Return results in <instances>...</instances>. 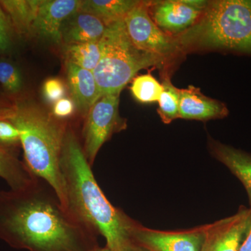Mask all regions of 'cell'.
Returning <instances> with one entry per match:
<instances>
[{
	"label": "cell",
	"instance_id": "6da1fadb",
	"mask_svg": "<svg viewBox=\"0 0 251 251\" xmlns=\"http://www.w3.org/2000/svg\"><path fill=\"white\" fill-rule=\"evenodd\" d=\"M97 234L62 205L36 176L26 187L0 191V238L29 251H93Z\"/></svg>",
	"mask_w": 251,
	"mask_h": 251
},
{
	"label": "cell",
	"instance_id": "7a4b0ae2",
	"mask_svg": "<svg viewBox=\"0 0 251 251\" xmlns=\"http://www.w3.org/2000/svg\"><path fill=\"white\" fill-rule=\"evenodd\" d=\"M69 205L77 219L97 235L103 236L106 247L125 251L133 243L136 222L112 205L99 186L75 132L68 127L60 158Z\"/></svg>",
	"mask_w": 251,
	"mask_h": 251
},
{
	"label": "cell",
	"instance_id": "3957f363",
	"mask_svg": "<svg viewBox=\"0 0 251 251\" xmlns=\"http://www.w3.org/2000/svg\"><path fill=\"white\" fill-rule=\"evenodd\" d=\"M0 120L12 124L20 132L26 166L46 181L66 209L67 191L60 171V158L67 124L32 103H19L4 109Z\"/></svg>",
	"mask_w": 251,
	"mask_h": 251
},
{
	"label": "cell",
	"instance_id": "277c9868",
	"mask_svg": "<svg viewBox=\"0 0 251 251\" xmlns=\"http://www.w3.org/2000/svg\"><path fill=\"white\" fill-rule=\"evenodd\" d=\"M176 39L180 48L199 46L251 54V0L209 1L197 22Z\"/></svg>",
	"mask_w": 251,
	"mask_h": 251
},
{
	"label": "cell",
	"instance_id": "5b68a950",
	"mask_svg": "<svg viewBox=\"0 0 251 251\" xmlns=\"http://www.w3.org/2000/svg\"><path fill=\"white\" fill-rule=\"evenodd\" d=\"M99 43L101 56L93 74L100 98L120 94L140 70L162 65L165 60L137 49L128 37L124 19L108 25Z\"/></svg>",
	"mask_w": 251,
	"mask_h": 251
},
{
	"label": "cell",
	"instance_id": "8992f818",
	"mask_svg": "<svg viewBox=\"0 0 251 251\" xmlns=\"http://www.w3.org/2000/svg\"><path fill=\"white\" fill-rule=\"evenodd\" d=\"M150 4V1H140L125 16L126 30L137 49L166 59L179 50V43L153 22L149 11Z\"/></svg>",
	"mask_w": 251,
	"mask_h": 251
},
{
	"label": "cell",
	"instance_id": "52a82bcc",
	"mask_svg": "<svg viewBox=\"0 0 251 251\" xmlns=\"http://www.w3.org/2000/svg\"><path fill=\"white\" fill-rule=\"evenodd\" d=\"M120 94L103 96L87 112L82 129V150L91 166L104 143L115 132L122 129L119 117Z\"/></svg>",
	"mask_w": 251,
	"mask_h": 251
},
{
	"label": "cell",
	"instance_id": "ba28073f",
	"mask_svg": "<svg viewBox=\"0 0 251 251\" xmlns=\"http://www.w3.org/2000/svg\"><path fill=\"white\" fill-rule=\"evenodd\" d=\"M205 226L170 232L148 228L140 224L132 233L133 242L151 251H201Z\"/></svg>",
	"mask_w": 251,
	"mask_h": 251
},
{
	"label": "cell",
	"instance_id": "9c48e42d",
	"mask_svg": "<svg viewBox=\"0 0 251 251\" xmlns=\"http://www.w3.org/2000/svg\"><path fill=\"white\" fill-rule=\"evenodd\" d=\"M251 214L250 207L242 206L234 215L206 225L201 251H239Z\"/></svg>",
	"mask_w": 251,
	"mask_h": 251
},
{
	"label": "cell",
	"instance_id": "30bf717a",
	"mask_svg": "<svg viewBox=\"0 0 251 251\" xmlns=\"http://www.w3.org/2000/svg\"><path fill=\"white\" fill-rule=\"evenodd\" d=\"M79 0H41L31 31L46 40L62 42V27L67 18L79 11Z\"/></svg>",
	"mask_w": 251,
	"mask_h": 251
},
{
	"label": "cell",
	"instance_id": "8fae6325",
	"mask_svg": "<svg viewBox=\"0 0 251 251\" xmlns=\"http://www.w3.org/2000/svg\"><path fill=\"white\" fill-rule=\"evenodd\" d=\"M149 11L153 22L167 34L184 32L197 22L202 13L188 6L184 0L150 1Z\"/></svg>",
	"mask_w": 251,
	"mask_h": 251
},
{
	"label": "cell",
	"instance_id": "7c38bea8",
	"mask_svg": "<svg viewBox=\"0 0 251 251\" xmlns=\"http://www.w3.org/2000/svg\"><path fill=\"white\" fill-rule=\"evenodd\" d=\"M179 92V118L208 121L228 115V109L224 103L206 97L197 87L189 86Z\"/></svg>",
	"mask_w": 251,
	"mask_h": 251
},
{
	"label": "cell",
	"instance_id": "4fadbf2b",
	"mask_svg": "<svg viewBox=\"0 0 251 251\" xmlns=\"http://www.w3.org/2000/svg\"><path fill=\"white\" fill-rule=\"evenodd\" d=\"M106 27L105 23L94 15L77 11L63 23L62 42L72 45L99 41Z\"/></svg>",
	"mask_w": 251,
	"mask_h": 251
},
{
	"label": "cell",
	"instance_id": "5bb4252c",
	"mask_svg": "<svg viewBox=\"0 0 251 251\" xmlns=\"http://www.w3.org/2000/svg\"><path fill=\"white\" fill-rule=\"evenodd\" d=\"M68 85L74 103L80 111L87 114L94 103L100 99L93 72L66 62Z\"/></svg>",
	"mask_w": 251,
	"mask_h": 251
},
{
	"label": "cell",
	"instance_id": "9a60e30c",
	"mask_svg": "<svg viewBox=\"0 0 251 251\" xmlns=\"http://www.w3.org/2000/svg\"><path fill=\"white\" fill-rule=\"evenodd\" d=\"M209 149L213 156L227 167L244 185L251 207V154L214 140L209 143Z\"/></svg>",
	"mask_w": 251,
	"mask_h": 251
},
{
	"label": "cell",
	"instance_id": "2e32d148",
	"mask_svg": "<svg viewBox=\"0 0 251 251\" xmlns=\"http://www.w3.org/2000/svg\"><path fill=\"white\" fill-rule=\"evenodd\" d=\"M140 1L135 0H84L79 11L94 15L105 25L123 20Z\"/></svg>",
	"mask_w": 251,
	"mask_h": 251
},
{
	"label": "cell",
	"instance_id": "e0dca14e",
	"mask_svg": "<svg viewBox=\"0 0 251 251\" xmlns=\"http://www.w3.org/2000/svg\"><path fill=\"white\" fill-rule=\"evenodd\" d=\"M41 0H3L0 4L8 14L11 24L21 34L31 30Z\"/></svg>",
	"mask_w": 251,
	"mask_h": 251
},
{
	"label": "cell",
	"instance_id": "ac0fdd59",
	"mask_svg": "<svg viewBox=\"0 0 251 251\" xmlns=\"http://www.w3.org/2000/svg\"><path fill=\"white\" fill-rule=\"evenodd\" d=\"M0 177L7 182L11 189L17 190L30 184L36 176L0 145Z\"/></svg>",
	"mask_w": 251,
	"mask_h": 251
},
{
	"label": "cell",
	"instance_id": "d6986e66",
	"mask_svg": "<svg viewBox=\"0 0 251 251\" xmlns=\"http://www.w3.org/2000/svg\"><path fill=\"white\" fill-rule=\"evenodd\" d=\"M64 52L66 62L90 72L97 67L101 56L99 41L66 45Z\"/></svg>",
	"mask_w": 251,
	"mask_h": 251
},
{
	"label": "cell",
	"instance_id": "ffe728a7",
	"mask_svg": "<svg viewBox=\"0 0 251 251\" xmlns=\"http://www.w3.org/2000/svg\"><path fill=\"white\" fill-rule=\"evenodd\" d=\"M163 92L158 100V112L162 121L170 124L179 118V89L172 84L169 77H166L161 84Z\"/></svg>",
	"mask_w": 251,
	"mask_h": 251
},
{
	"label": "cell",
	"instance_id": "44dd1931",
	"mask_svg": "<svg viewBox=\"0 0 251 251\" xmlns=\"http://www.w3.org/2000/svg\"><path fill=\"white\" fill-rule=\"evenodd\" d=\"M130 90L138 101L153 103L159 100L163 86L151 74H148L134 77Z\"/></svg>",
	"mask_w": 251,
	"mask_h": 251
},
{
	"label": "cell",
	"instance_id": "7402d4cb",
	"mask_svg": "<svg viewBox=\"0 0 251 251\" xmlns=\"http://www.w3.org/2000/svg\"><path fill=\"white\" fill-rule=\"evenodd\" d=\"M0 83L10 93H17L23 86L19 70L11 63L0 61Z\"/></svg>",
	"mask_w": 251,
	"mask_h": 251
},
{
	"label": "cell",
	"instance_id": "603a6c76",
	"mask_svg": "<svg viewBox=\"0 0 251 251\" xmlns=\"http://www.w3.org/2000/svg\"><path fill=\"white\" fill-rule=\"evenodd\" d=\"M43 94L50 103H56L62 99L65 94V87L62 80L57 78H49L43 86Z\"/></svg>",
	"mask_w": 251,
	"mask_h": 251
},
{
	"label": "cell",
	"instance_id": "cb8c5ba5",
	"mask_svg": "<svg viewBox=\"0 0 251 251\" xmlns=\"http://www.w3.org/2000/svg\"><path fill=\"white\" fill-rule=\"evenodd\" d=\"M21 142L20 132L12 124L0 120V145H14Z\"/></svg>",
	"mask_w": 251,
	"mask_h": 251
},
{
	"label": "cell",
	"instance_id": "d4e9b609",
	"mask_svg": "<svg viewBox=\"0 0 251 251\" xmlns=\"http://www.w3.org/2000/svg\"><path fill=\"white\" fill-rule=\"evenodd\" d=\"M11 22L0 4V51L6 50L11 45Z\"/></svg>",
	"mask_w": 251,
	"mask_h": 251
},
{
	"label": "cell",
	"instance_id": "484cf974",
	"mask_svg": "<svg viewBox=\"0 0 251 251\" xmlns=\"http://www.w3.org/2000/svg\"><path fill=\"white\" fill-rule=\"evenodd\" d=\"M74 103L71 99L62 98L54 103L52 115L57 119L70 116L74 112Z\"/></svg>",
	"mask_w": 251,
	"mask_h": 251
},
{
	"label": "cell",
	"instance_id": "4316f807",
	"mask_svg": "<svg viewBox=\"0 0 251 251\" xmlns=\"http://www.w3.org/2000/svg\"><path fill=\"white\" fill-rule=\"evenodd\" d=\"M251 209V207H250ZM239 251H251V214L245 236Z\"/></svg>",
	"mask_w": 251,
	"mask_h": 251
},
{
	"label": "cell",
	"instance_id": "83f0119b",
	"mask_svg": "<svg viewBox=\"0 0 251 251\" xmlns=\"http://www.w3.org/2000/svg\"><path fill=\"white\" fill-rule=\"evenodd\" d=\"M125 251H151L149 250L147 248L142 247L136 243L133 242L130 245L127 247Z\"/></svg>",
	"mask_w": 251,
	"mask_h": 251
},
{
	"label": "cell",
	"instance_id": "f1b7e54d",
	"mask_svg": "<svg viewBox=\"0 0 251 251\" xmlns=\"http://www.w3.org/2000/svg\"><path fill=\"white\" fill-rule=\"evenodd\" d=\"M93 251H112L110 250V249H109L108 247H98L97 248H96Z\"/></svg>",
	"mask_w": 251,
	"mask_h": 251
}]
</instances>
